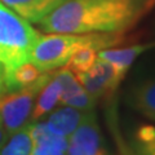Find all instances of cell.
Returning <instances> with one entry per match:
<instances>
[{
	"label": "cell",
	"instance_id": "3",
	"mask_svg": "<svg viewBox=\"0 0 155 155\" xmlns=\"http://www.w3.org/2000/svg\"><path fill=\"white\" fill-rule=\"evenodd\" d=\"M39 38L30 22L0 2V65L4 72L30 62Z\"/></svg>",
	"mask_w": 155,
	"mask_h": 155
},
{
	"label": "cell",
	"instance_id": "19",
	"mask_svg": "<svg viewBox=\"0 0 155 155\" xmlns=\"http://www.w3.org/2000/svg\"><path fill=\"white\" fill-rule=\"evenodd\" d=\"M9 134L7 132L5 127H4V123H3V119H2V115H0V147L3 146L4 143H5V141L8 140Z\"/></svg>",
	"mask_w": 155,
	"mask_h": 155
},
{
	"label": "cell",
	"instance_id": "20",
	"mask_svg": "<svg viewBox=\"0 0 155 155\" xmlns=\"http://www.w3.org/2000/svg\"><path fill=\"white\" fill-rule=\"evenodd\" d=\"M5 92V85H4V69L0 65V96Z\"/></svg>",
	"mask_w": 155,
	"mask_h": 155
},
{
	"label": "cell",
	"instance_id": "10",
	"mask_svg": "<svg viewBox=\"0 0 155 155\" xmlns=\"http://www.w3.org/2000/svg\"><path fill=\"white\" fill-rule=\"evenodd\" d=\"M85 113L87 111L62 105V107L54 109V111L48 118L47 124L53 132L64 136V137H69L80 124Z\"/></svg>",
	"mask_w": 155,
	"mask_h": 155
},
{
	"label": "cell",
	"instance_id": "16",
	"mask_svg": "<svg viewBox=\"0 0 155 155\" xmlns=\"http://www.w3.org/2000/svg\"><path fill=\"white\" fill-rule=\"evenodd\" d=\"M130 155H155V127L142 125L137 129Z\"/></svg>",
	"mask_w": 155,
	"mask_h": 155
},
{
	"label": "cell",
	"instance_id": "11",
	"mask_svg": "<svg viewBox=\"0 0 155 155\" xmlns=\"http://www.w3.org/2000/svg\"><path fill=\"white\" fill-rule=\"evenodd\" d=\"M60 97H61V87L60 83L57 81L54 76H51L48 83L43 87V89L39 92L36 97L35 105L32 109L31 114V122H38L43 119L51 113L56 106L60 104Z\"/></svg>",
	"mask_w": 155,
	"mask_h": 155
},
{
	"label": "cell",
	"instance_id": "6",
	"mask_svg": "<svg viewBox=\"0 0 155 155\" xmlns=\"http://www.w3.org/2000/svg\"><path fill=\"white\" fill-rule=\"evenodd\" d=\"M124 76L113 65L101 60H97L87 72L76 75L83 88L96 101L114 93Z\"/></svg>",
	"mask_w": 155,
	"mask_h": 155
},
{
	"label": "cell",
	"instance_id": "7",
	"mask_svg": "<svg viewBox=\"0 0 155 155\" xmlns=\"http://www.w3.org/2000/svg\"><path fill=\"white\" fill-rule=\"evenodd\" d=\"M30 23H38L67 0H0Z\"/></svg>",
	"mask_w": 155,
	"mask_h": 155
},
{
	"label": "cell",
	"instance_id": "15",
	"mask_svg": "<svg viewBox=\"0 0 155 155\" xmlns=\"http://www.w3.org/2000/svg\"><path fill=\"white\" fill-rule=\"evenodd\" d=\"M97 53H98V51L93 47H81L71 54L66 66L69 67L75 75L87 72L96 64Z\"/></svg>",
	"mask_w": 155,
	"mask_h": 155
},
{
	"label": "cell",
	"instance_id": "9",
	"mask_svg": "<svg viewBox=\"0 0 155 155\" xmlns=\"http://www.w3.org/2000/svg\"><path fill=\"white\" fill-rule=\"evenodd\" d=\"M128 102L132 109L155 122V78L136 84L129 92Z\"/></svg>",
	"mask_w": 155,
	"mask_h": 155
},
{
	"label": "cell",
	"instance_id": "13",
	"mask_svg": "<svg viewBox=\"0 0 155 155\" xmlns=\"http://www.w3.org/2000/svg\"><path fill=\"white\" fill-rule=\"evenodd\" d=\"M34 146L30 122L9 136L5 143L0 147V155H31Z\"/></svg>",
	"mask_w": 155,
	"mask_h": 155
},
{
	"label": "cell",
	"instance_id": "1",
	"mask_svg": "<svg viewBox=\"0 0 155 155\" xmlns=\"http://www.w3.org/2000/svg\"><path fill=\"white\" fill-rule=\"evenodd\" d=\"M155 7V0H67L38 22L44 32H124Z\"/></svg>",
	"mask_w": 155,
	"mask_h": 155
},
{
	"label": "cell",
	"instance_id": "12",
	"mask_svg": "<svg viewBox=\"0 0 155 155\" xmlns=\"http://www.w3.org/2000/svg\"><path fill=\"white\" fill-rule=\"evenodd\" d=\"M44 75V72L39 70L38 67L31 64V62H26L17 69L12 71L4 72V85H5V92L18 91L25 87H28L40 79Z\"/></svg>",
	"mask_w": 155,
	"mask_h": 155
},
{
	"label": "cell",
	"instance_id": "18",
	"mask_svg": "<svg viewBox=\"0 0 155 155\" xmlns=\"http://www.w3.org/2000/svg\"><path fill=\"white\" fill-rule=\"evenodd\" d=\"M31 155H67V154L66 151H61V150L47 147V146H34Z\"/></svg>",
	"mask_w": 155,
	"mask_h": 155
},
{
	"label": "cell",
	"instance_id": "8",
	"mask_svg": "<svg viewBox=\"0 0 155 155\" xmlns=\"http://www.w3.org/2000/svg\"><path fill=\"white\" fill-rule=\"evenodd\" d=\"M155 47V43H147V44H134L125 48H107L97 53V60L109 62L116 70L122 74L127 75V71L132 66L134 60L145 51Z\"/></svg>",
	"mask_w": 155,
	"mask_h": 155
},
{
	"label": "cell",
	"instance_id": "5",
	"mask_svg": "<svg viewBox=\"0 0 155 155\" xmlns=\"http://www.w3.org/2000/svg\"><path fill=\"white\" fill-rule=\"evenodd\" d=\"M67 140V155H106L102 149V136L93 110L84 114L80 124Z\"/></svg>",
	"mask_w": 155,
	"mask_h": 155
},
{
	"label": "cell",
	"instance_id": "14",
	"mask_svg": "<svg viewBox=\"0 0 155 155\" xmlns=\"http://www.w3.org/2000/svg\"><path fill=\"white\" fill-rule=\"evenodd\" d=\"M53 76L57 79V81L60 83V87H61V97H60L61 105H64L72 96L79 93L81 89H84L83 85L80 84L79 79L76 78V75L66 65L57 69L56 72L53 74Z\"/></svg>",
	"mask_w": 155,
	"mask_h": 155
},
{
	"label": "cell",
	"instance_id": "2",
	"mask_svg": "<svg viewBox=\"0 0 155 155\" xmlns=\"http://www.w3.org/2000/svg\"><path fill=\"white\" fill-rule=\"evenodd\" d=\"M124 32H89L40 35L32 49L30 62L43 72H52L65 66L69 58L81 47H93L97 51L114 48L124 41Z\"/></svg>",
	"mask_w": 155,
	"mask_h": 155
},
{
	"label": "cell",
	"instance_id": "17",
	"mask_svg": "<svg viewBox=\"0 0 155 155\" xmlns=\"http://www.w3.org/2000/svg\"><path fill=\"white\" fill-rule=\"evenodd\" d=\"M97 101L92 97L85 89H81L79 93H76L75 96H72L71 98H69L64 105L71 106L74 109L81 110V111H92L94 110Z\"/></svg>",
	"mask_w": 155,
	"mask_h": 155
},
{
	"label": "cell",
	"instance_id": "4",
	"mask_svg": "<svg viewBox=\"0 0 155 155\" xmlns=\"http://www.w3.org/2000/svg\"><path fill=\"white\" fill-rule=\"evenodd\" d=\"M51 76V72H44V75L36 83L0 96V115L9 136L31 122V114L36 97Z\"/></svg>",
	"mask_w": 155,
	"mask_h": 155
}]
</instances>
